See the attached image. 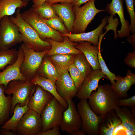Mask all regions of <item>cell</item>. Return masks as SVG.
Listing matches in <instances>:
<instances>
[{"label":"cell","mask_w":135,"mask_h":135,"mask_svg":"<svg viewBox=\"0 0 135 135\" xmlns=\"http://www.w3.org/2000/svg\"><path fill=\"white\" fill-rule=\"evenodd\" d=\"M97 90L93 91L88 99L90 108L96 114L102 116L114 110L120 99L109 84L98 85Z\"/></svg>","instance_id":"6da1fadb"},{"label":"cell","mask_w":135,"mask_h":135,"mask_svg":"<svg viewBox=\"0 0 135 135\" xmlns=\"http://www.w3.org/2000/svg\"><path fill=\"white\" fill-rule=\"evenodd\" d=\"M10 18L18 27L23 43L37 52L50 50V44L41 39L34 30L22 18L20 9L16 10L15 16Z\"/></svg>","instance_id":"7a4b0ae2"},{"label":"cell","mask_w":135,"mask_h":135,"mask_svg":"<svg viewBox=\"0 0 135 135\" xmlns=\"http://www.w3.org/2000/svg\"><path fill=\"white\" fill-rule=\"evenodd\" d=\"M36 86L28 78L24 80H14L8 84L5 93L8 95L12 94L10 115H12L14 108L17 104H20L22 106L26 104L34 92Z\"/></svg>","instance_id":"3957f363"},{"label":"cell","mask_w":135,"mask_h":135,"mask_svg":"<svg viewBox=\"0 0 135 135\" xmlns=\"http://www.w3.org/2000/svg\"><path fill=\"white\" fill-rule=\"evenodd\" d=\"M21 15L42 40H46V39L50 38L59 42L64 41L63 36L61 33L49 26L44 19L35 12L32 8L21 13Z\"/></svg>","instance_id":"277c9868"},{"label":"cell","mask_w":135,"mask_h":135,"mask_svg":"<svg viewBox=\"0 0 135 135\" xmlns=\"http://www.w3.org/2000/svg\"><path fill=\"white\" fill-rule=\"evenodd\" d=\"M95 1L90 0L81 7L73 6L75 17L73 34L85 32L88 26L98 13L107 11L106 10L96 8L95 5Z\"/></svg>","instance_id":"5b68a950"},{"label":"cell","mask_w":135,"mask_h":135,"mask_svg":"<svg viewBox=\"0 0 135 135\" xmlns=\"http://www.w3.org/2000/svg\"><path fill=\"white\" fill-rule=\"evenodd\" d=\"M65 108L54 97L49 102L40 114L42 131L44 132L59 126Z\"/></svg>","instance_id":"8992f818"},{"label":"cell","mask_w":135,"mask_h":135,"mask_svg":"<svg viewBox=\"0 0 135 135\" xmlns=\"http://www.w3.org/2000/svg\"><path fill=\"white\" fill-rule=\"evenodd\" d=\"M22 42L18 28L5 16L0 21V50H8Z\"/></svg>","instance_id":"52a82bcc"},{"label":"cell","mask_w":135,"mask_h":135,"mask_svg":"<svg viewBox=\"0 0 135 135\" xmlns=\"http://www.w3.org/2000/svg\"><path fill=\"white\" fill-rule=\"evenodd\" d=\"M77 107L81 120V128L88 135H99L98 128L102 116L96 114L93 112L87 99H81Z\"/></svg>","instance_id":"ba28073f"},{"label":"cell","mask_w":135,"mask_h":135,"mask_svg":"<svg viewBox=\"0 0 135 135\" xmlns=\"http://www.w3.org/2000/svg\"><path fill=\"white\" fill-rule=\"evenodd\" d=\"M20 46L24 56V60L20 67V72L24 76L31 80L36 75L44 57L50 50L36 52L24 43Z\"/></svg>","instance_id":"9c48e42d"},{"label":"cell","mask_w":135,"mask_h":135,"mask_svg":"<svg viewBox=\"0 0 135 135\" xmlns=\"http://www.w3.org/2000/svg\"><path fill=\"white\" fill-rule=\"evenodd\" d=\"M42 131L40 115L30 110L18 122L16 132L18 135H38Z\"/></svg>","instance_id":"30bf717a"},{"label":"cell","mask_w":135,"mask_h":135,"mask_svg":"<svg viewBox=\"0 0 135 135\" xmlns=\"http://www.w3.org/2000/svg\"><path fill=\"white\" fill-rule=\"evenodd\" d=\"M66 101L68 107L63 112L60 127L62 131L70 134L81 128L82 123L80 118L72 99H68Z\"/></svg>","instance_id":"8fae6325"},{"label":"cell","mask_w":135,"mask_h":135,"mask_svg":"<svg viewBox=\"0 0 135 135\" xmlns=\"http://www.w3.org/2000/svg\"><path fill=\"white\" fill-rule=\"evenodd\" d=\"M24 59L23 50L20 46L18 58L15 62L7 66L2 71L0 72V85L4 84L6 88L8 84L14 80H26L27 78L21 73L20 66Z\"/></svg>","instance_id":"7c38bea8"},{"label":"cell","mask_w":135,"mask_h":135,"mask_svg":"<svg viewBox=\"0 0 135 135\" xmlns=\"http://www.w3.org/2000/svg\"><path fill=\"white\" fill-rule=\"evenodd\" d=\"M55 84L58 93L66 101L76 96L78 90L68 70L59 74Z\"/></svg>","instance_id":"4fadbf2b"},{"label":"cell","mask_w":135,"mask_h":135,"mask_svg":"<svg viewBox=\"0 0 135 135\" xmlns=\"http://www.w3.org/2000/svg\"><path fill=\"white\" fill-rule=\"evenodd\" d=\"M103 78L108 79L100 69L94 70L85 78L78 92L77 98L80 100L88 99L92 92L96 91L99 81Z\"/></svg>","instance_id":"5bb4252c"},{"label":"cell","mask_w":135,"mask_h":135,"mask_svg":"<svg viewBox=\"0 0 135 135\" xmlns=\"http://www.w3.org/2000/svg\"><path fill=\"white\" fill-rule=\"evenodd\" d=\"M123 2L122 0H112L111 3L108 4L106 7V10L110 15L114 16L117 14L120 18L121 27L120 30L117 32L118 37L120 38H127L130 35L129 22L125 20L124 16Z\"/></svg>","instance_id":"9a60e30c"},{"label":"cell","mask_w":135,"mask_h":135,"mask_svg":"<svg viewBox=\"0 0 135 135\" xmlns=\"http://www.w3.org/2000/svg\"><path fill=\"white\" fill-rule=\"evenodd\" d=\"M108 18L107 16L104 18L102 20V22L99 26L91 31L76 34H61L62 35L68 36L72 42H77L82 41H87L92 43L94 45L98 46L99 36L103 33V28L107 23Z\"/></svg>","instance_id":"2e32d148"},{"label":"cell","mask_w":135,"mask_h":135,"mask_svg":"<svg viewBox=\"0 0 135 135\" xmlns=\"http://www.w3.org/2000/svg\"><path fill=\"white\" fill-rule=\"evenodd\" d=\"M36 85L35 91L29 100L28 106L30 110L40 115L44 108L54 96L40 86Z\"/></svg>","instance_id":"e0dca14e"},{"label":"cell","mask_w":135,"mask_h":135,"mask_svg":"<svg viewBox=\"0 0 135 135\" xmlns=\"http://www.w3.org/2000/svg\"><path fill=\"white\" fill-rule=\"evenodd\" d=\"M117 76L116 82L110 84L111 88L120 99L126 98L129 96L128 91L135 84V74L128 69L125 76Z\"/></svg>","instance_id":"ac0fdd59"},{"label":"cell","mask_w":135,"mask_h":135,"mask_svg":"<svg viewBox=\"0 0 135 135\" xmlns=\"http://www.w3.org/2000/svg\"><path fill=\"white\" fill-rule=\"evenodd\" d=\"M63 36L64 40L62 42L56 41L50 38L46 39V40L50 43L51 47L46 55L50 56L56 54H76L82 53L74 47L77 42H72L68 36Z\"/></svg>","instance_id":"d6986e66"},{"label":"cell","mask_w":135,"mask_h":135,"mask_svg":"<svg viewBox=\"0 0 135 135\" xmlns=\"http://www.w3.org/2000/svg\"><path fill=\"white\" fill-rule=\"evenodd\" d=\"M51 5L56 14L63 21L69 33L73 34L75 16L72 4L56 3Z\"/></svg>","instance_id":"ffe728a7"},{"label":"cell","mask_w":135,"mask_h":135,"mask_svg":"<svg viewBox=\"0 0 135 135\" xmlns=\"http://www.w3.org/2000/svg\"><path fill=\"white\" fill-rule=\"evenodd\" d=\"M102 116V119L98 128L99 134L113 135L115 130L121 124L120 118L114 110L108 112Z\"/></svg>","instance_id":"44dd1931"},{"label":"cell","mask_w":135,"mask_h":135,"mask_svg":"<svg viewBox=\"0 0 135 135\" xmlns=\"http://www.w3.org/2000/svg\"><path fill=\"white\" fill-rule=\"evenodd\" d=\"M90 42L82 41L77 42L74 47L81 51L92 66L94 70L100 69L98 60V53L101 44L98 46L92 45Z\"/></svg>","instance_id":"7402d4cb"},{"label":"cell","mask_w":135,"mask_h":135,"mask_svg":"<svg viewBox=\"0 0 135 135\" xmlns=\"http://www.w3.org/2000/svg\"><path fill=\"white\" fill-rule=\"evenodd\" d=\"M31 81L34 84L40 86L45 90L50 92L66 109L67 108L68 105L67 101L62 98L57 92L55 81L44 78L36 74Z\"/></svg>","instance_id":"603a6c76"},{"label":"cell","mask_w":135,"mask_h":135,"mask_svg":"<svg viewBox=\"0 0 135 135\" xmlns=\"http://www.w3.org/2000/svg\"><path fill=\"white\" fill-rule=\"evenodd\" d=\"M29 100L24 106H21L19 104H17L16 105L14 110L12 116L1 126V128L8 130H11L16 132L18 122L24 114L30 110L28 106Z\"/></svg>","instance_id":"cb8c5ba5"},{"label":"cell","mask_w":135,"mask_h":135,"mask_svg":"<svg viewBox=\"0 0 135 135\" xmlns=\"http://www.w3.org/2000/svg\"><path fill=\"white\" fill-rule=\"evenodd\" d=\"M28 0H0V21L5 16H11L16 9L26 7Z\"/></svg>","instance_id":"d4e9b609"},{"label":"cell","mask_w":135,"mask_h":135,"mask_svg":"<svg viewBox=\"0 0 135 135\" xmlns=\"http://www.w3.org/2000/svg\"><path fill=\"white\" fill-rule=\"evenodd\" d=\"M114 111L120 118L121 124L126 130L135 134V118L127 106L117 107Z\"/></svg>","instance_id":"484cf974"},{"label":"cell","mask_w":135,"mask_h":135,"mask_svg":"<svg viewBox=\"0 0 135 135\" xmlns=\"http://www.w3.org/2000/svg\"><path fill=\"white\" fill-rule=\"evenodd\" d=\"M75 55L68 54L46 55L54 66L60 74L68 70L70 65L73 63Z\"/></svg>","instance_id":"4316f807"},{"label":"cell","mask_w":135,"mask_h":135,"mask_svg":"<svg viewBox=\"0 0 135 135\" xmlns=\"http://www.w3.org/2000/svg\"><path fill=\"white\" fill-rule=\"evenodd\" d=\"M6 89L4 84L0 85V126L10 118L12 96L11 95H8L7 96H5Z\"/></svg>","instance_id":"83f0119b"},{"label":"cell","mask_w":135,"mask_h":135,"mask_svg":"<svg viewBox=\"0 0 135 135\" xmlns=\"http://www.w3.org/2000/svg\"><path fill=\"white\" fill-rule=\"evenodd\" d=\"M36 74L55 81L59 75L54 66L46 55L37 70Z\"/></svg>","instance_id":"f1b7e54d"},{"label":"cell","mask_w":135,"mask_h":135,"mask_svg":"<svg viewBox=\"0 0 135 135\" xmlns=\"http://www.w3.org/2000/svg\"><path fill=\"white\" fill-rule=\"evenodd\" d=\"M73 63L85 78L94 71L82 52L75 54Z\"/></svg>","instance_id":"f546056e"},{"label":"cell","mask_w":135,"mask_h":135,"mask_svg":"<svg viewBox=\"0 0 135 135\" xmlns=\"http://www.w3.org/2000/svg\"><path fill=\"white\" fill-rule=\"evenodd\" d=\"M18 50L15 48L0 50V70H4L16 60Z\"/></svg>","instance_id":"4dcf8cb0"},{"label":"cell","mask_w":135,"mask_h":135,"mask_svg":"<svg viewBox=\"0 0 135 135\" xmlns=\"http://www.w3.org/2000/svg\"><path fill=\"white\" fill-rule=\"evenodd\" d=\"M32 8L35 12L45 19H49L57 15L51 4L46 2L36 8Z\"/></svg>","instance_id":"1f68e13d"},{"label":"cell","mask_w":135,"mask_h":135,"mask_svg":"<svg viewBox=\"0 0 135 135\" xmlns=\"http://www.w3.org/2000/svg\"><path fill=\"white\" fill-rule=\"evenodd\" d=\"M44 19L46 24L54 30L61 34L70 33L61 19L57 15L49 19Z\"/></svg>","instance_id":"d6a6232c"},{"label":"cell","mask_w":135,"mask_h":135,"mask_svg":"<svg viewBox=\"0 0 135 135\" xmlns=\"http://www.w3.org/2000/svg\"><path fill=\"white\" fill-rule=\"evenodd\" d=\"M68 70L76 87L78 90L85 78L73 63L70 65Z\"/></svg>","instance_id":"836d02e7"},{"label":"cell","mask_w":135,"mask_h":135,"mask_svg":"<svg viewBox=\"0 0 135 135\" xmlns=\"http://www.w3.org/2000/svg\"><path fill=\"white\" fill-rule=\"evenodd\" d=\"M98 61L102 72L109 80L111 84H114L115 82V80L117 78V76L111 72L108 69L102 56L100 48L98 52Z\"/></svg>","instance_id":"e575fe53"},{"label":"cell","mask_w":135,"mask_h":135,"mask_svg":"<svg viewBox=\"0 0 135 135\" xmlns=\"http://www.w3.org/2000/svg\"><path fill=\"white\" fill-rule=\"evenodd\" d=\"M134 0H125L127 11L130 18L131 23L129 28L130 32L135 34V13L134 7Z\"/></svg>","instance_id":"d590c367"},{"label":"cell","mask_w":135,"mask_h":135,"mask_svg":"<svg viewBox=\"0 0 135 135\" xmlns=\"http://www.w3.org/2000/svg\"><path fill=\"white\" fill-rule=\"evenodd\" d=\"M118 106L133 107L135 105V95L127 98L120 99L118 103Z\"/></svg>","instance_id":"8d00e7d4"},{"label":"cell","mask_w":135,"mask_h":135,"mask_svg":"<svg viewBox=\"0 0 135 135\" xmlns=\"http://www.w3.org/2000/svg\"><path fill=\"white\" fill-rule=\"evenodd\" d=\"M124 63L129 67L135 68V50L129 52L124 60Z\"/></svg>","instance_id":"74e56055"},{"label":"cell","mask_w":135,"mask_h":135,"mask_svg":"<svg viewBox=\"0 0 135 135\" xmlns=\"http://www.w3.org/2000/svg\"><path fill=\"white\" fill-rule=\"evenodd\" d=\"M59 126H56L50 130L44 132H42L38 135H60Z\"/></svg>","instance_id":"f35d334b"},{"label":"cell","mask_w":135,"mask_h":135,"mask_svg":"<svg viewBox=\"0 0 135 135\" xmlns=\"http://www.w3.org/2000/svg\"><path fill=\"white\" fill-rule=\"evenodd\" d=\"M45 2L50 4L58 3H70L72 4L74 0H45Z\"/></svg>","instance_id":"ab89813d"},{"label":"cell","mask_w":135,"mask_h":135,"mask_svg":"<svg viewBox=\"0 0 135 135\" xmlns=\"http://www.w3.org/2000/svg\"><path fill=\"white\" fill-rule=\"evenodd\" d=\"M128 42L132 46L134 50L135 49V34H132L130 35L126 39Z\"/></svg>","instance_id":"60d3db41"},{"label":"cell","mask_w":135,"mask_h":135,"mask_svg":"<svg viewBox=\"0 0 135 135\" xmlns=\"http://www.w3.org/2000/svg\"><path fill=\"white\" fill-rule=\"evenodd\" d=\"M0 134L1 135H17L16 132L12 130H8L1 128L0 130Z\"/></svg>","instance_id":"b9f144b4"},{"label":"cell","mask_w":135,"mask_h":135,"mask_svg":"<svg viewBox=\"0 0 135 135\" xmlns=\"http://www.w3.org/2000/svg\"><path fill=\"white\" fill-rule=\"evenodd\" d=\"M90 0H74L73 6L80 7L81 5L85 4Z\"/></svg>","instance_id":"7bdbcfd3"},{"label":"cell","mask_w":135,"mask_h":135,"mask_svg":"<svg viewBox=\"0 0 135 135\" xmlns=\"http://www.w3.org/2000/svg\"><path fill=\"white\" fill-rule=\"evenodd\" d=\"M72 135H85L86 133L81 128L74 131L70 134Z\"/></svg>","instance_id":"ee69618b"},{"label":"cell","mask_w":135,"mask_h":135,"mask_svg":"<svg viewBox=\"0 0 135 135\" xmlns=\"http://www.w3.org/2000/svg\"><path fill=\"white\" fill-rule=\"evenodd\" d=\"M45 2V0H33V4L32 8H36Z\"/></svg>","instance_id":"f6af8a7d"},{"label":"cell","mask_w":135,"mask_h":135,"mask_svg":"<svg viewBox=\"0 0 135 135\" xmlns=\"http://www.w3.org/2000/svg\"></svg>","instance_id":"bcb514c9"}]
</instances>
